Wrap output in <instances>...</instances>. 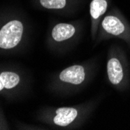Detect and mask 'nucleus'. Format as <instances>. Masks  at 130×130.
Wrapping results in <instances>:
<instances>
[{"label":"nucleus","mask_w":130,"mask_h":130,"mask_svg":"<svg viewBox=\"0 0 130 130\" xmlns=\"http://www.w3.org/2000/svg\"><path fill=\"white\" fill-rule=\"evenodd\" d=\"M86 79V71L81 65H74L66 68L59 74L60 81L72 85H80Z\"/></svg>","instance_id":"4"},{"label":"nucleus","mask_w":130,"mask_h":130,"mask_svg":"<svg viewBox=\"0 0 130 130\" xmlns=\"http://www.w3.org/2000/svg\"><path fill=\"white\" fill-rule=\"evenodd\" d=\"M23 33V23L17 20H11L0 30V48L10 49L15 48L21 41Z\"/></svg>","instance_id":"2"},{"label":"nucleus","mask_w":130,"mask_h":130,"mask_svg":"<svg viewBox=\"0 0 130 130\" xmlns=\"http://www.w3.org/2000/svg\"><path fill=\"white\" fill-rule=\"evenodd\" d=\"M41 5L48 9H62L67 5V0H40Z\"/></svg>","instance_id":"8"},{"label":"nucleus","mask_w":130,"mask_h":130,"mask_svg":"<svg viewBox=\"0 0 130 130\" xmlns=\"http://www.w3.org/2000/svg\"><path fill=\"white\" fill-rule=\"evenodd\" d=\"M3 89H6V87H5V84H4L3 79H2L1 76H0V91L3 90Z\"/></svg>","instance_id":"9"},{"label":"nucleus","mask_w":130,"mask_h":130,"mask_svg":"<svg viewBox=\"0 0 130 130\" xmlns=\"http://www.w3.org/2000/svg\"><path fill=\"white\" fill-rule=\"evenodd\" d=\"M107 74L108 80L114 86H119L125 78V72L123 65L120 58L115 56L111 55L107 63Z\"/></svg>","instance_id":"5"},{"label":"nucleus","mask_w":130,"mask_h":130,"mask_svg":"<svg viewBox=\"0 0 130 130\" xmlns=\"http://www.w3.org/2000/svg\"><path fill=\"white\" fill-rule=\"evenodd\" d=\"M79 115L78 110L75 108L62 107L57 108L53 118L55 125L60 127H66L72 124Z\"/></svg>","instance_id":"6"},{"label":"nucleus","mask_w":130,"mask_h":130,"mask_svg":"<svg viewBox=\"0 0 130 130\" xmlns=\"http://www.w3.org/2000/svg\"><path fill=\"white\" fill-rule=\"evenodd\" d=\"M109 0H91L90 5V14L91 18L92 38L94 39L102 20V17L108 9Z\"/></svg>","instance_id":"3"},{"label":"nucleus","mask_w":130,"mask_h":130,"mask_svg":"<svg viewBox=\"0 0 130 130\" xmlns=\"http://www.w3.org/2000/svg\"><path fill=\"white\" fill-rule=\"evenodd\" d=\"M76 27L68 23H60L56 24L52 31V37L54 41L62 42L73 38L76 34Z\"/></svg>","instance_id":"7"},{"label":"nucleus","mask_w":130,"mask_h":130,"mask_svg":"<svg viewBox=\"0 0 130 130\" xmlns=\"http://www.w3.org/2000/svg\"><path fill=\"white\" fill-rule=\"evenodd\" d=\"M101 35L104 38L116 37L130 44V26L119 11L113 9L101 21Z\"/></svg>","instance_id":"1"}]
</instances>
